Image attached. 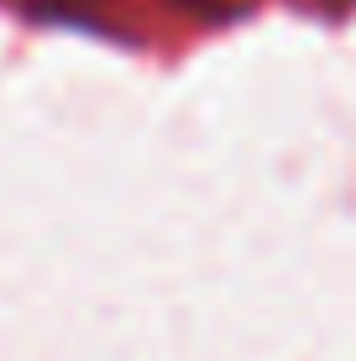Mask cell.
Returning a JSON list of instances; mask_svg holds the SVG:
<instances>
[{
	"instance_id": "1",
	"label": "cell",
	"mask_w": 356,
	"mask_h": 361,
	"mask_svg": "<svg viewBox=\"0 0 356 361\" xmlns=\"http://www.w3.org/2000/svg\"><path fill=\"white\" fill-rule=\"evenodd\" d=\"M11 6H21L27 16L37 21H63V27H84V32H110L100 0H11ZM183 11H200V16H215L226 0H173Z\"/></svg>"
}]
</instances>
